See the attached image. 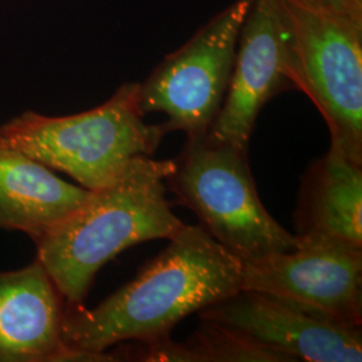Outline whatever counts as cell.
<instances>
[{
    "mask_svg": "<svg viewBox=\"0 0 362 362\" xmlns=\"http://www.w3.org/2000/svg\"><path fill=\"white\" fill-rule=\"evenodd\" d=\"M297 233H320L362 247V165L336 144L313 163L300 184Z\"/></svg>",
    "mask_w": 362,
    "mask_h": 362,
    "instance_id": "obj_12",
    "label": "cell"
},
{
    "mask_svg": "<svg viewBox=\"0 0 362 362\" xmlns=\"http://www.w3.org/2000/svg\"><path fill=\"white\" fill-rule=\"evenodd\" d=\"M338 10L362 19V0H324Z\"/></svg>",
    "mask_w": 362,
    "mask_h": 362,
    "instance_id": "obj_14",
    "label": "cell"
},
{
    "mask_svg": "<svg viewBox=\"0 0 362 362\" xmlns=\"http://www.w3.org/2000/svg\"><path fill=\"white\" fill-rule=\"evenodd\" d=\"M296 361L361 362V327L330 322L296 303L239 290L199 313Z\"/></svg>",
    "mask_w": 362,
    "mask_h": 362,
    "instance_id": "obj_9",
    "label": "cell"
},
{
    "mask_svg": "<svg viewBox=\"0 0 362 362\" xmlns=\"http://www.w3.org/2000/svg\"><path fill=\"white\" fill-rule=\"evenodd\" d=\"M297 90L281 0H254L242 27L233 74L209 139L248 152L260 110L282 91Z\"/></svg>",
    "mask_w": 362,
    "mask_h": 362,
    "instance_id": "obj_8",
    "label": "cell"
},
{
    "mask_svg": "<svg viewBox=\"0 0 362 362\" xmlns=\"http://www.w3.org/2000/svg\"><path fill=\"white\" fill-rule=\"evenodd\" d=\"M173 160L134 158L116 179L37 242V258L67 305H81L106 263L139 243L170 239L184 226L167 197Z\"/></svg>",
    "mask_w": 362,
    "mask_h": 362,
    "instance_id": "obj_2",
    "label": "cell"
},
{
    "mask_svg": "<svg viewBox=\"0 0 362 362\" xmlns=\"http://www.w3.org/2000/svg\"><path fill=\"white\" fill-rule=\"evenodd\" d=\"M243 262L200 226L184 224L129 284L97 308L65 305V361H115L107 349L170 337L185 317L242 290Z\"/></svg>",
    "mask_w": 362,
    "mask_h": 362,
    "instance_id": "obj_1",
    "label": "cell"
},
{
    "mask_svg": "<svg viewBox=\"0 0 362 362\" xmlns=\"http://www.w3.org/2000/svg\"><path fill=\"white\" fill-rule=\"evenodd\" d=\"M130 348L134 361L291 362L284 353L270 349L226 325L200 318V325L184 344L170 337Z\"/></svg>",
    "mask_w": 362,
    "mask_h": 362,
    "instance_id": "obj_13",
    "label": "cell"
},
{
    "mask_svg": "<svg viewBox=\"0 0 362 362\" xmlns=\"http://www.w3.org/2000/svg\"><path fill=\"white\" fill-rule=\"evenodd\" d=\"M294 250L243 262L242 288L284 298L334 324L361 327L362 247L296 233Z\"/></svg>",
    "mask_w": 362,
    "mask_h": 362,
    "instance_id": "obj_7",
    "label": "cell"
},
{
    "mask_svg": "<svg viewBox=\"0 0 362 362\" xmlns=\"http://www.w3.org/2000/svg\"><path fill=\"white\" fill-rule=\"evenodd\" d=\"M303 91L326 121L332 144L362 165V19L324 0H281Z\"/></svg>",
    "mask_w": 362,
    "mask_h": 362,
    "instance_id": "obj_5",
    "label": "cell"
},
{
    "mask_svg": "<svg viewBox=\"0 0 362 362\" xmlns=\"http://www.w3.org/2000/svg\"><path fill=\"white\" fill-rule=\"evenodd\" d=\"M252 1L235 0L140 83L144 113L165 115L163 128L167 133L182 132L187 140H192L211 129L227 93Z\"/></svg>",
    "mask_w": 362,
    "mask_h": 362,
    "instance_id": "obj_6",
    "label": "cell"
},
{
    "mask_svg": "<svg viewBox=\"0 0 362 362\" xmlns=\"http://www.w3.org/2000/svg\"><path fill=\"white\" fill-rule=\"evenodd\" d=\"M140 83H125L103 105L73 116L26 112L0 125L8 143L89 191L101 188L140 156L155 155L167 134L146 124Z\"/></svg>",
    "mask_w": 362,
    "mask_h": 362,
    "instance_id": "obj_3",
    "label": "cell"
},
{
    "mask_svg": "<svg viewBox=\"0 0 362 362\" xmlns=\"http://www.w3.org/2000/svg\"><path fill=\"white\" fill-rule=\"evenodd\" d=\"M89 194L16 149L0 132V230L25 233L37 243Z\"/></svg>",
    "mask_w": 362,
    "mask_h": 362,
    "instance_id": "obj_11",
    "label": "cell"
},
{
    "mask_svg": "<svg viewBox=\"0 0 362 362\" xmlns=\"http://www.w3.org/2000/svg\"><path fill=\"white\" fill-rule=\"evenodd\" d=\"M65 305L38 258L0 272V362L65 361Z\"/></svg>",
    "mask_w": 362,
    "mask_h": 362,
    "instance_id": "obj_10",
    "label": "cell"
},
{
    "mask_svg": "<svg viewBox=\"0 0 362 362\" xmlns=\"http://www.w3.org/2000/svg\"><path fill=\"white\" fill-rule=\"evenodd\" d=\"M165 184L177 203L199 218L200 227L242 262L296 248L297 235L260 202L246 151L207 134L187 140Z\"/></svg>",
    "mask_w": 362,
    "mask_h": 362,
    "instance_id": "obj_4",
    "label": "cell"
}]
</instances>
